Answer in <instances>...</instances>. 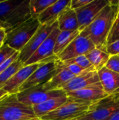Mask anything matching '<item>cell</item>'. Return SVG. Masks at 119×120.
Here are the masks:
<instances>
[{"instance_id":"cell-1","label":"cell","mask_w":119,"mask_h":120,"mask_svg":"<svg viewBox=\"0 0 119 120\" xmlns=\"http://www.w3.org/2000/svg\"><path fill=\"white\" fill-rule=\"evenodd\" d=\"M116 1L109 3L97 15L93 22L81 33L90 39L97 49L104 50L107 37L119 13Z\"/></svg>"},{"instance_id":"cell-2","label":"cell","mask_w":119,"mask_h":120,"mask_svg":"<svg viewBox=\"0 0 119 120\" xmlns=\"http://www.w3.org/2000/svg\"><path fill=\"white\" fill-rule=\"evenodd\" d=\"M38 118L32 106L18 99L17 94H8L0 99V120H27Z\"/></svg>"},{"instance_id":"cell-3","label":"cell","mask_w":119,"mask_h":120,"mask_svg":"<svg viewBox=\"0 0 119 120\" xmlns=\"http://www.w3.org/2000/svg\"><path fill=\"white\" fill-rule=\"evenodd\" d=\"M93 103L68 97V100L65 104L39 119L41 120H79L90 111Z\"/></svg>"},{"instance_id":"cell-4","label":"cell","mask_w":119,"mask_h":120,"mask_svg":"<svg viewBox=\"0 0 119 120\" xmlns=\"http://www.w3.org/2000/svg\"><path fill=\"white\" fill-rule=\"evenodd\" d=\"M40 26L41 23L37 18H31L7 32L4 44L20 52L29 42Z\"/></svg>"},{"instance_id":"cell-5","label":"cell","mask_w":119,"mask_h":120,"mask_svg":"<svg viewBox=\"0 0 119 120\" xmlns=\"http://www.w3.org/2000/svg\"><path fill=\"white\" fill-rule=\"evenodd\" d=\"M65 95H67L66 92L62 89H50L46 82L18 93L17 97L20 102L32 107L50 98Z\"/></svg>"},{"instance_id":"cell-6","label":"cell","mask_w":119,"mask_h":120,"mask_svg":"<svg viewBox=\"0 0 119 120\" xmlns=\"http://www.w3.org/2000/svg\"><path fill=\"white\" fill-rule=\"evenodd\" d=\"M119 110V94L108 97L94 103L90 111L79 120H109Z\"/></svg>"},{"instance_id":"cell-7","label":"cell","mask_w":119,"mask_h":120,"mask_svg":"<svg viewBox=\"0 0 119 120\" xmlns=\"http://www.w3.org/2000/svg\"><path fill=\"white\" fill-rule=\"evenodd\" d=\"M60 32V30H59L58 25L57 24L48 37L44 40L35 53L26 63H24V66L39 63H48L57 59L58 57L54 54V49L56 39Z\"/></svg>"},{"instance_id":"cell-8","label":"cell","mask_w":119,"mask_h":120,"mask_svg":"<svg viewBox=\"0 0 119 120\" xmlns=\"http://www.w3.org/2000/svg\"><path fill=\"white\" fill-rule=\"evenodd\" d=\"M59 71L58 58L43 64L21 86L19 92L48 82Z\"/></svg>"},{"instance_id":"cell-9","label":"cell","mask_w":119,"mask_h":120,"mask_svg":"<svg viewBox=\"0 0 119 120\" xmlns=\"http://www.w3.org/2000/svg\"><path fill=\"white\" fill-rule=\"evenodd\" d=\"M95 48L90 39L80 33L57 57L60 60L64 62L80 56H86Z\"/></svg>"},{"instance_id":"cell-10","label":"cell","mask_w":119,"mask_h":120,"mask_svg":"<svg viewBox=\"0 0 119 120\" xmlns=\"http://www.w3.org/2000/svg\"><path fill=\"white\" fill-rule=\"evenodd\" d=\"M57 24L58 22H55L54 24L50 25H41L39 28L37 30V31L31 38L29 42L25 46L21 51H20L19 59L23 64L26 63L35 53V51L41 45L44 40L48 37V35L50 34Z\"/></svg>"},{"instance_id":"cell-11","label":"cell","mask_w":119,"mask_h":120,"mask_svg":"<svg viewBox=\"0 0 119 120\" xmlns=\"http://www.w3.org/2000/svg\"><path fill=\"white\" fill-rule=\"evenodd\" d=\"M109 3V1L107 0H92L86 6L75 10L78 18L79 31H83L90 25L97 15Z\"/></svg>"},{"instance_id":"cell-12","label":"cell","mask_w":119,"mask_h":120,"mask_svg":"<svg viewBox=\"0 0 119 120\" xmlns=\"http://www.w3.org/2000/svg\"><path fill=\"white\" fill-rule=\"evenodd\" d=\"M44 63H39L24 66L6 83L2 89L6 91L9 94H17L19 92L21 86L40 66Z\"/></svg>"},{"instance_id":"cell-13","label":"cell","mask_w":119,"mask_h":120,"mask_svg":"<svg viewBox=\"0 0 119 120\" xmlns=\"http://www.w3.org/2000/svg\"><path fill=\"white\" fill-rule=\"evenodd\" d=\"M32 18L29 9V0L22 1L7 17L6 20L2 22V28L6 32H8L12 29L18 27Z\"/></svg>"},{"instance_id":"cell-14","label":"cell","mask_w":119,"mask_h":120,"mask_svg":"<svg viewBox=\"0 0 119 120\" xmlns=\"http://www.w3.org/2000/svg\"><path fill=\"white\" fill-rule=\"evenodd\" d=\"M67 96L73 98L95 103L108 97L109 95L105 92L102 85L99 82L79 91L67 93Z\"/></svg>"},{"instance_id":"cell-15","label":"cell","mask_w":119,"mask_h":120,"mask_svg":"<svg viewBox=\"0 0 119 120\" xmlns=\"http://www.w3.org/2000/svg\"><path fill=\"white\" fill-rule=\"evenodd\" d=\"M99 82H100L97 75V71L88 70L82 75L75 77L70 82L60 87L59 89L63 90L67 94L69 92L81 90Z\"/></svg>"},{"instance_id":"cell-16","label":"cell","mask_w":119,"mask_h":120,"mask_svg":"<svg viewBox=\"0 0 119 120\" xmlns=\"http://www.w3.org/2000/svg\"><path fill=\"white\" fill-rule=\"evenodd\" d=\"M71 0H57L53 4L47 8L37 18L41 25H53L57 22L61 13L70 7Z\"/></svg>"},{"instance_id":"cell-17","label":"cell","mask_w":119,"mask_h":120,"mask_svg":"<svg viewBox=\"0 0 119 120\" xmlns=\"http://www.w3.org/2000/svg\"><path fill=\"white\" fill-rule=\"evenodd\" d=\"M97 75L100 82L105 92L109 95L119 94V74L104 67L99 71Z\"/></svg>"},{"instance_id":"cell-18","label":"cell","mask_w":119,"mask_h":120,"mask_svg":"<svg viewBox=\"0 0 119 120\" xmlns=\"http://www.w3.org/2000/svg\"><path fill=\"white\" fill-rule=\"evenodd\" d=\"M68 100V96L67 95L60 97H56L50 98L42 103L32 106L34 112L38 118L57 110L61 105L65 104Z\"/></svg>"},{"instance_id":"cell-19","label":"cell","mask_w":119,"mask_h":120,"mask_svg":"<svg viewBox=\"0 0 119 120\" xmlns=\"http://www.w3.org/2000/svg\"><path fill=\"white\" fill-rule=\"evenodd\" d=\"M58 28L60 31H75L79 30V22L75 10L70 7L65 9L59 16Z\"/></svg>"},{"instance_id":"cell-20","label":"cell","mask_w":119,"mask_h":120,"mask_svg":"<svg viewBox=\"0 0 119 120\" xmlns=\"http://www.w3.org/2000/svg\"><path fill=\"white\" fill-rule=\"evenodd\" d=\"M81 32L79 30L75 31H60L55 42L54 54L58 56L61 53L68 45L80 34Z\"/></svg>"},{"instance_id":"cell-21","label":"cell","mask_w":119,"mask_h":120,"mask_svg":"<svg viewBox=\"0 0 119 120\" xmlns=\"http://www.w3.org/2000/svg\"><path fill=\"white\" fill-rule=\"evenodd\" d=\"M75 77L76 76L71 73L67 69L62 68L46 83L50 89H59Z\"/></svg>"},{"instance_id":"cell-22","label":"cell","mask_w":119,"mask_h":120,"mask_svg":"<svg viewBox=\"0 0 119 120\" xmlns=\"http://www.w3.org/2000/svg\"><path fill=\"white\" fill-rule=\"evenodd\" d=\"M86 57L93 65L95 70L96 71H99L105 67L110 58V56L105 51L95 48L91 52L88 53Z\"/></svg>"},{"instance_id":"cell-23","label":"cell","mask_w":119,"mask_h":120,"mask_svg":"<svg viewBox=\"0 0 119 120\" xmlns=\"http://www.w3.org/2000/svg\"><path fill=\"white\" fill-rule=\"evenodd\" d=\"M57 0H29V9L32 18H37L47 8Z\"/></svg>"},{"instance_id":"cell-24","label":"cell","mask_w":119,"mask_h":120,"mask_svg":"<svg viewBox=\"0 0 119 120\" xmlns=\"http://www.w3.org/2000/svg\"><path fill=\"white\" fill-rule=\"evenodd\" d=\"M24 67V64L18 58L14 61L8 68H6L2 73L0 74V89H2L6 83L15 75L22 68Z\"/></svg>"},{"instance_id":"cell-25","label":"cell","mask_w":119,"mask_h":120,"mask_svg":"<svg viewBox=\"0 0 119 120\" xmlns=\"http://www.w3.org/2000/svg\"><path fill=\"white\" fill-rule=\"evenodd\" d=\"M21 1H0V22H4L9 14L20 4Z\"/></svg>"},{"instance_id":"cell-26","label":"cell","mask_w":119,"mask_h":120,"mask_svg":"<svg viewBox=\"0 0 119 120\" xmlns=\"http://www.w3.org/2000/svg\"><path fill=\"white\" fill-rule=\"evenodd\" d=\"M63 63L64 64H76L86 70H90V69L95 70L94 67L93 66V65L90 63V62L89 61V60L85 55L80 56L76 57L74 58L64 61Z\"/></svg>"},{"instance_id":"cell-27","label":"cell","mask_w":119,"mask_h":120,"mask_svg":"<svg viewBox=\"0 0 119 120\" xmlns=\"http://www.w3.org/2000/svg\"><path fill=\"white\" fill-rule=\"evenodd\" d=\"M18 51L12 49L9 46L3 44L0 46V65L12 57Z\"/></svg>"},{"instance_id":"cell-28","label":"cell","mask_w":119,"mask_h":120,"mask_svg":"<svg viewBox=\"0 0 119 120\" xmlns=\"http://www.w3.org/2000/svg\"><path fill=\"white\" fill-rule=\"evenodd\" d=\"M119 41V19L116 18L107 37V46Z\"/></svg>"},{"instance_id":"cell-29","label":"cell","mask_w":119,"mask_h":120,"mask_svg":"<svg viewBox=\"0 0 119 120\" xmlns=\"http://www.w3.org/2000/svg\"><path fill=\"white\" fill-rule=\"evenodd\" d=\"M105 68L119 74V55L110 56Z\"/></svg>"},{"instance_id":"cell-30","label":"cell","mask_w":119,"mask_h":120,"mask_svg":"<svg viewBox=\"0 0 119 120\" xmlns=\"http://www.w3.org/2000/svg\"><path fill=\"white\" fill-rule=\"evenodd\" d=\"M109 56L119 55V41L107 45L103 50Z\"/></svg>"},{"instance_id":"cell-31","label":"cell","mask_w":119,"mask_h":120,"mask_svg":"<svg viewBox=\"0 0 119 120\" xmlns=\"http://www.w3.org/2000/svg\"><path fill=\"white\" fill-rule=\"evenodd\" d=\"M19 56H20V52L18 51L16 53H15L12 57H11L9 59H8L6 61H5L4 63H2L0 65V74L2 73L6 68H8L14 61H15L17 59L19 58Z\"/></svg>"},{"instance_id":"cell-32","label":"cell","mask_w":119,"mask_h":120,"mask_svg":"<svg viewBox=\"0 0 119 120\" xmlns=\"http://www.w3.org/2000/svg\"><path fill=\"white\" fill-rule=\"evenodd\" d=\"M92 0H71L70 8L73 10H76L83 6H86L91 2Z\"/></svg>"},{"instance_id":"cell-33","label":"cell","mask_w":119,"mask_h":120,"mask_svg":"<svg viewBox=\"0 0 119 120\" xmlns=\"http://www.w3.org/2000/svg\"><path fill=\"white\" fill-rule=\"evenodd\" d=\"M6 36V32L4 28H0V46L4 44L5 38Z\"/></svg>"},{"instance_id":"cell-34","label":"cell","mask_w":119,"mask_h":120,"mask_svg":"<svg viewBox=\"0 0 119 120\" xmlns=\"http://www.w3.org/2000/svg\"><path fill=\"white\" fill-rule=\"evenodd\" d=\"M109 120H119V110L116 112Z\"/></svg>"},{"instance_id":"cell-35","label":"cell","mask_w":119,"mask_h":120,"mask_svg":"<svg viewBox=\"0 0 119 120\" xmlns=\"http://www.w3.org/2000/svg\"><path fill=\"white\" fill-rule=\"evenodd\" d=\"M8 94H8L6 91L4 90V89H0V99H1V98H3L4 96L8 95Z\"/></svg>"},{"instance_id":"cell-36","label":"cell","mask_w":119,"mask_h":120,"mask_svg":"<svg viewBox=\"0 0 119 120\" xmlns=\"http://www.w3.org/2000/svg\"><path fill=\"white\" fill-rule=\"evenodd\" d=\"M117 7H118V11L119 12V0H118V2H117Z\"/></svg>"},{"instance_id":"cell-37","label":"cell","mask_w":119,"mask_h":120,"mask_svg":"<svg viewBox=\"0 0 119 120\" xmlns=\"http://www.w3.org/2000/svg\"><path fill=\"white\" fill-rule=\"evenodd\" d=\"M41 120L39 118H34V119H32V120Z\"/></svg>"},{"instance_id":"cell-38","label":"cell","mask_w":119,"mask_h":120,"mask_svg":"<svg viewBox=\"0 0 119 120\" xmlns=\"http://www.w3.org/2000/svg\"><path fill=\"white\" fill-rule=\"evenodd\" d=\"M1 27L2 28V22H0V28H1Z\"/></svg>"},{"instance_id":"cell-39","label":"cell","mask_w":119,"mask_h":120,"mask_svg":"<svg viewBox=\"0 0 119 120\" xmlns=\"http://www.w3.org/2000/svg\"><path fill=\"white\" fill-rule=\"evenodd\" d=\"M117 18H118V19H119V12L118 13V15H117Z\"/></svg>"}]
</instances>
